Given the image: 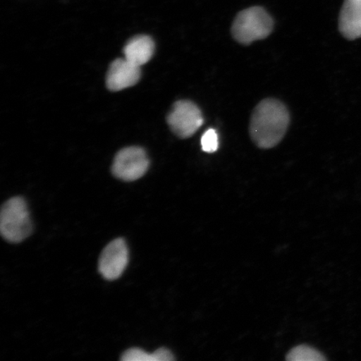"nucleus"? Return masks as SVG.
<instances>
[{"label":"nucleus","mask_w":361,"mask_h":361,"mask_svg":"<svg viewBox=\"0 0 361 361\" xmlns=\"http://www.w3.org/2000/svg\"><path fill=\"white\" fill-rule=\"evenodd\" d=\"M290 123L287 107L276 99H264L255 107L250 119L252 141L261 149H270L281 143Z\"/></svg>","instance_id":"1"},{"label":"nucleus","mask_w":361,"mask_h":361,"mask_svg":"<svg viewBox=\"0 0 361 361\" xmlns=\"http://www.w3.org/2000/svg\"><path fill=\"white\" fill-rule=\"evenodd\" d=\"M274 20L264 8L255 6L239 12L234 19L231 32L239 44L250 45L264 39L272 33Z\"/></svg>","instance_id":"2"},{"label":"nucleus","mask_w":361,"mask_h":361,"mask_svg":"<svg viewBox=\"0 0 361 361\" xmlns=\"http://www.w3.org/2000/svg\"><path fill=\"white\" fill-rule=\"evenodd\" d=\"M0 232L6 241L19 243L33 232L28 207L24 198L15 197L4 203L0 213Z\"/></svg>","instance_id":"3"},{"label":"nucleus","mask_w":361,"mask_h":361,"mask_svg":"<svg viewBox=\"0 0 361 361\" xmlns=\"http://www.w3.org/2000/svg\"><path fill=\"white\" fill-rule=\"evenodd\" d=\"M203 123L204 119L200 107L190 101L176 102L168 116V123L171 130L182 139L192 137L200 130Z\"/></svg>","instance_id":"4"},{"label":"nucleus","mask_w":361,"mask_h":361,"mask_svg":"<svg viewBox=\"0 0 361 361\" xmlns=\"http://www.w3.org/2000/svg\"><path fill=\"white\" fill-rule=\"evenodd\" d=\"M149 169L145 151L137 147L123 149L117 153L112 166V173L125 182H133L143 177Z\"/></svg>","instance_id":"5"},{"label":"nucleus","mask_w":361,"mask_h":361,"mask_svg":"<svg viewBox=\"0 0 361 361\" xmlns=\"http://www.w3.org/2000/svg\"><path fill=\"white\" fill-rule=\"evenodd\" d=\"M129 251L123 238L111 241L102 252L99 260V272L106 281H116L128 267Z\"/></svg>","instance_id":"6"},{"label":"nucleus","mask_w":361,"mask_h":361,"mask_svg":"<svg viewBox=\"0 0 361 361\" xmlns=\"http://www.w3.org/2000/svg\"><path fill=\"white\" fill-rule=\"evenodd\" d=\"M141 78V67L124 59L112 62L107 72L106 85L112 92L133 87Z\"/></svg>","instance_id":"7"},{"label":"nucleus","mask_w":361,"mask_h":361,"mask_svg":"<svg viewBox=\"0 0 361 361\" xmlns=\"http://www.w3.org/2000/svg\"><path fill=\"white\" fill-rule=\"evenodd\" d=\"M338 30L347 39L361 38V0H345L338 18Z\"/></svg>","instance_id":"8"},{"label":"nucleus","mask_w":361,"mask_h":361,"mask_svg":"<svg viewBox=\"0 0 361 361\" xmlns=\"http://www.w3.org/2000/svg\"><path fill=\"white\" fill-rule=\"evenodd\" d=\"M155 51V44L147 35L135 36L126 43L124 55L126 60L137 66H142L151 60Z\"/></svg>","instance_id":"9"},{"label":"nucleus","mask_w":361,"mask_h":361,"mask_svg":"<svg viewBox=\"0 0 361 361\" xmlns=\"http://www.w3.org/2000/svg\"><path fill=\"white\" fill-rule=\"evenodd\" d=\"M286 359L290 361H324L326 360L322 352L305 345H298L293 348L288 352Z\"/></svg>","instance_id":"10"},{"label":"nucleus","mask_w":361,"mask_h":361,"mask_svg":"<svg viewBox=\"0 0 361 361\" xmlns=\"http://www.w3.org/2000/svg\"><path fill=\"white\" fill-rule=\"evenodd\" d=\"M123 361H157L156 351L148 353L145 350L139 348H132L126 350L121 355Z\"/></svg>","instance_id":"11"},{"label":"nucleus","mask_w":361,"mask_h":361,"mask_svg":"<svg viewBox=\"0 0 361 361\" xmlns=\"http://www.w3.org/2000/svg\"><path fill=\"white\" fill-rule=\"evenodd\" d=\"M219 135L216 130L211 128L202 135L201 138L202 150L207 153H214L219 149Z\"/></svg>","instance_id":"12"},{"label":"nucleus","mask_w":361,"mask_h":361,"mask_svg":"<svg viewBox=\"0 0 361 361\" xmlns=\"http://www.w3.org/2000/svg\"><path fill=\"white\" fill-rule=\"evenodd\" d=\"M156 354L157 361H171L175 360L173 352L166 348H159L157 350Z\"/></svg>","instance_id":"13"}]
</instances>
